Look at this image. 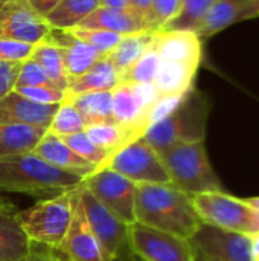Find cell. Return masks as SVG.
Wrapping results in <instances>:
<instances>
[{
    "mask_svg": "<svg viewBox=\"0 0 259 261\" xmlns=\"http://www.w3.org/2000/svg\"><path fill=\"white\" fill-rule=\"evenodd\" d=\"M136 222L191 240L203 225L191 196L172 184H140L136 193Z\"/></svg>",
    "mask_w": 259,
    "mask_h": 261,
    "instance_id": "obj_1",
    "label": "cell"
},
{
    "mask_svg": "<svg viewBox=\"0 0 259 261\" xmlns=\"http://www.w3.org/2000/svg\"><path fill=\"white\" fill-rule=\"evenodd\" d=\"M82 184V176L60 170L34 151L0 159V193H18L47 200L73 191Z\"/></svg>",
    "mask_w": 259,
    "mask_h": 261,
    "instance_id": "obj_2",
    "label": "cell"
},
{
    "mask_svg": "<svg viewBox=\"0 0 259 261\" xmlns=\"http://www.w3.org/2000/svg\"><path fill=\"white\" fill-rule=\"evenodd\" d=\"M209 113V96L192 87L166 118L153 124L145 132L143 139L157 153L177 144L205 141Z\"/></svg>",
    "mask_w": 259,
    "mask_h": 261,
    "instance_id": "obj_3",
    "label": "cell"
},
{
    "mask_svg": "<svg viewBox=\"0 0 259 261\" xmlns=\"http://www.w3.org/2000/svg\"><path fill=\"white\" fill-rule=\"evenodd\" d=\"M159 154L169 174L171 184L183 193L194 196L224 190L209 161L205 141L177 144Z\"/></svg>",
    "mask_w": 259,
    "mask_h": 261,
    "instance_id": "obj_4",
    "label": "cell"
},
{
    "mask_svg": "<svg viewBox=\"0 0 259 261\" xmlns=\"http://www.w3.org/2000/svg\"><path fill=\"white\" fill-rule=\"evenodd\" d=\"M194 210L203 225L246 236H259V214L246 199L221 191L191 196Z\"/></svg>",
    "mask_w": 259,
    "mask_h": 261,
    "instance_id": "obj_5",
    "label": "cell"
},
{
    "mask_svg": "<svg viewBox=\"0 0 259 261\" xmlns=\"http://www.w3.org/2000/svg\"><path fill=\"white\" fill-rule=\"evenodd\" d=\"M73 191L53 199L38 200L32 206L17 211L15 219L32 243L58 249L69 231L73 203Z\"/></svg>",
    "mask_w": 259,
    "mask_h": 261,
    "instance_id": "obj_6",
    "label": "cell"
},
{
    "mask_svg": "<svg viewBox=\"0 0 259 261\" xmlns=\"http://www.w3.org/2000/svg\"><path fill=\"white\" fill-rule=\"evenodd\" d=\"M79 193L89 225L108 258L111 261H137L131 248L130 225L96 200L84 185H81Z\"/></svg>",
    "mask_w": 259,
    "mask_h": 261,
    "instance_id": "obj_7",
    "label": "cell"
},
{
    "mask_svg": "<svg viewBox=\"0 0 259 261\" xmlns=\"http://www.w3.org/2000/svg\"><path fill=\"white\" fill-rule=\"evenodd\" d=\"M110 168L134 184H171L169 174L160 154L143 139H137L118 153L107 162Z\"/></svg>",
    "mask_w": 259,
    "mask_h": 261,
    "instance_id": "obj_8",
    "label": "cell"
},
{
    "mask_svg": "<svg viewBox=\"0 0 259 261\" xmlns=\"http://www.w3.org/2000/svg\"><path fill=\"white\" fill-rule=\"evenodd\" d=\"M82 185L96 200L127 225L136 223L134 206L137 184L110 168H102L85 177Z\"/></svg>",
    "mask_w": 259,
    "mask_h": 261,
    "instance_id": "obj_9",
    "label": "cell"
},
{
    "mask_svg": "<svg viewBox=\"0 0 259 261\" xmlns=\"http://www.w3.org/2000/svg\"><path fill=\"white\" fill-rule=\"evenodd\" d=\"M130 240L137 261H197L191 240L137 222L130 225Z\"/></svg>",
    "mask_w": 259,
    "mask_h": 261,
    "instance_id": "obj_10",
    "label": "cell"
},
{
    "mask_svg": "<svg viewBox=\"0 0 259 261\" xmlns=\"http://www.w3.org/2000/svg\"><path fill=\"white\" fill-rule=\"evenodd\" d=\"M159 95L153 83L128 84L121 83L111 90L113 119L116 124L128 128L137 139L148 130L147 115Z\"/></svg>",
    "mask_w": 259,
    "mask_h": 261,
    "instance_id": "obj_11",
    "label": "cell"
},
{
    "mask_svg": "<svg viewBox=\"0 0 259 261\" xmlns=\"http://www.w3.org/2000/svg\"><path fill=\"white\" fill-rule=\"evenodd\" d=\"M79 188L81 187L73 190V214L69 231L61 246L55 251L66 261H111L89 225Z\"/></svg>",
    "mask_w": 259,
    "mask_h": 261,
    "instance_id": "obj_12",
    "label": "cell"
},
{
    "mask_svg": "<svg viewBox=\"0 0 259 261\" xmlns=\"http://www.w3.org/2000/svg\"><path fill=\"white\" fill-rule=\"evenodd\" d=\"M50 29L27 0H9L0 9V38L38 44L47 38Z\"/></svg>",
    "mask_w": 259,
    "mask_h": 261,
    "instance_id": "obj_13",
    "label": "cell"
},
{
    "mask_svg": "<svg viewBox=\"0 0 259 261\" xmlns=\"http://www.w3.org/2000/svg\"><path fill=\"white\" fill-rule=\"evenodd\" d=\"M197 260L250 261V239L202 225L191 239Z\"/></svg>",
    "mask_w": 259,
    "mask_h": 261,
    "instance_id": "obj_14",
    "label": "cell"
},
{
    "mask_svg": "<svg viewBox=\"0 0 259 261\" xmlns=\"http://www.w3.org/2000/svg\"><path fill=\"white\" fill-rule=\"evenodd\" d=\"M258 17L255 0H215L195 34L203 40L209 38L235 23Z\"/></svg>",
    "mask_w": 259,
    "mask_h": 261,
    "instance_id": "obj_15",
    "label": "cell"
},
{
    "mask_svg": "<svg viewBox=\"0 0 259 261\" xmlns=\"http://www.w3.org/2000/svg\"><path fill=\"white\" fill-rule=\"evenodd\" d=\"M154 47L160 60L200 67L203 44L192 31H159L154 35Z\"/></svg>",
    "mask_w": 259,
    "mask_h": 261,
    "instance_id": "obj_16",
    "label": "cell"
},
{
    "mask_svg": "<svg viewBox=\"0 0 259 261\" xmlns=\"http://www.w3.org/2000/svg\"><path fill=\"white\" fill-rule=\"evenodd\" d=\"M46 40L58 46L70 81L84 75L96 61L104 57V54L78 40L66 29H50Z\"/></svg>",
    "mask_w": 259,
    "mask_h": 261,
    "instance_id": "obj_17",
    "label": "cell"
},
{
    "mask_svg": "<svg viewBox=\"0 0 259 261\" xmlns=\"http://www.w3.org/2000/svg\"><path fill=\"white\" fill-rule=\"evenodd\" d=\"M60 104H37L15 90L0 99V124H27L49 127Z\"/></svg>",
    "mask_w": 259,
    "mask_h": 261,
    "instance_id": "obj_18",
    "label": "cell"
},
{
    "mask_svg": "<svg viewBox=\"0 0 259 261\" xmlns=\"http://www.w3.org/2000/svg\"><path fill=\"white\" fill-rule=\"evenodd\" d=\"M34 153H37L47 164H50L60 170L79 174L84 179L98 171L93 164L82 159L60 136H55L50 132H46L43 139L35 147Z\"/></svg>",
    "mask_w": 259,
    "mask_h": 261,
    "instance_id": "obj_19",
    "label": "cell"
},
{
    "mask_svg": "<svg viewBox=\"0 0 259 261\" xmlns=\"http://www.w3.org/2000/svg\"><path fill=\"white\" fill-rule=\"evenodd\" d=\"M78 26L87 29H104V31L116 32L119 35L156 32L147 20H143L142 17L136 15L131 11L111 9L102 6L95 9L90 15H87Z\"/></svg>",
    "mask_w": 259,
    "mask_h": 261,
    "instance_id": "obj_20",
    "label": "cell"
},
{
    "mask_svg": "<svg viewBox=\"0 0 259 261\" xmlns=\"http://www.w3.org/2000/svg\"><path fill=\"white\" fill-rule=\"evenodd\" d=\"M17 211L14 205L0 210V261H23L31 251L32 242L17 222Z\"/></svg>",
    "mask_w": 259,
    "mask_h": 261,
    "instance_id": "obj_21",
    "label": "cell"
},
{
    "mask_svg": "<svg viewBox=\"0 0 259 261\" xmlns=\"http://www.w3.org/2000/svg\"><path fill=\"white\" fill-rule=\"evenodd\" d=\"M197 70L198 67L195 66L160 60V64H159V69L153 83L157 90L159 98L186 95L194 87Z\"/></svg>",
    "mask_w": 259,
    "mask_h": 261,
    "instance_id": "obj_22",
    "label": "cell"
},
{
    "mask_svg": "<svg viewBox=\"0 0 259 261\" xmlns=\"http://www.w3.org/2000/svg\"><path fill=\"white\" fill-rule=\"evenodd\" d=\"M46 132V127L38 125L0 124V159L34 151Z\"/></svg>",
    "mask_w": 259,
    "mask_h": 261,
    "instance_id": "obj_23",
    "label": "cell"
},
{
    "mask_svg": "<svg viewBox=\"0 0 259 261\" xmlns=\"http://www.w3.org/2000/svg\"><path fill=\"white\" fill-rule=\"evenodd\" d=\"M121 84V76L113 67L107 55L96 61L84 75L72 80L66 90V95H81L87 92H105L113 90Z\"/></svg>",
    "mask_w": 259,
    "mask_h": 261,
    "instance_id": "obj_24",
    "label": "cell"
},
{
    "mask_svg": "<svg viewBox=\"0 0 259 261\" xmlns=\"http://www.w3.org/2000/svg\"><path fill=\"white\" fill-rule=\"evenodd\" d=\"M66 101L72 102L81 113L85 127L102 122H114L111 90L105 92H87L81 95H66Z\"/></svg>",
    "mask_w": 259,
    "mask_h": 261,
    "instance_id": "obj_25",
    "label": "cell"
},
{
    "mask_svg": "<svg viewBox=\"0 0 259 261\" xmlns=\"http://www.w3.org/2000/svg\"><path fill=\"white\" fill-rule=\"evenodd\" d=\"M156 32H140L124 35L122 40L116 44L113 50L107 54V58L118 70L119 76L122 75L143 55V52L151 46Z\"/></svg>",
    "mask_w": 259,
    "mask_h": 261,
    "instance_id": "obj_26",
    "label": "cell"
},
{
    "mask_svg": "<svg viewBox=\"0 0 259 261\" xmlns=\"http://www.w3.org/2000/svg\"><path fill=\"white\" fill-rule=\"evenodd\" d=\"M101 6L99 0H61L44 18L52 29H70Z\"/></svg>",
    "mask_w": 259,
    "mask_h": 261,
    "instance_id": "obj_27",
    "label": "cell"
},
{
    "mask_svg": "<svg viewBox=\"0 0 259 261\" xmlns=\"http://www.w3.org/2000/svg\"><path fill=\"white\" fill-rule=\"evenodd\" d=\"M31 58L43 69V72L47 75V78L52 81L55 87L64 92L67 90L70 80L67 76L64 61L56 44H53L49 40L40 41L38 44H35Z\"/></svg>",
    "mask_w": 259,
    "mask_h": 261,
    "instance_id": "obj_28",
    "label": "cell"
},
{
    "mask_svg": "<svg viewBox=\"0 0 259 261\" xmlns=\"http://www.w3.org/2000/svg\"><path fill=\"white\" fill-rule=\"evenodd\" d=\"M84 132L99 148L107 151L110 158L119 150H122L124 147H127L128 144L137 141V138L128 128L116 122H102V124L87 125Z\"/></svg>",
    "mask_w": 259,
    "mask_h": 261,
    "instance_id": "obj_29",
    "label": "cell"
},
{
    "mask_svg": "<svg viewBox=\"0 0 259 261\" xmlns=\"http://www.w3.org/2000/svg\"><path fill=\"white\" fill-rule=\"evenodd\" d=\"M214 2L215 0H180V6L176 17L162 31L195 32Z\"/></svg>",
    "mask_w": 259,
    "mask_h": 261,
    "instance_id": "obj_30",
    "label": "cell"
},
{
    "mask_svg": "<svg viewBox=\"0 0 259 261\" xmlns=\"http://www.w3.org/2000/svg\"><path fill=\"white\" fill-rule=\"evenodd\" d=\"M84 128H85V122H84L81 113L76 110V107L72 102L64 99L58 106V109L50 121V125L47 127V132H50L55 136L64 138L69 135L84 132Z\"/></svg>",
    "mask_w": 259,
    "mask_h": 261,
    "instance_id": "obj_31",
    "label": "cell"
},
{
    "mask_svg": "<svg viewBox=\"0 0 259 261\" xmlns=\"http://www.w3.org/2000/svg\"><path fill=\"white\" fill-rule=\"evenodd\" d=\"M159 64H160V57L154 47V40H153L151 46L143 52V55L122 75L121 83H128V84L154 83Z\"/></svg>",
    "mask_w": 259,
    "mask_h": 261,
    "instance_id": "obj_32",
    "label": "cell"
},
{
    "mask_svg": "<svg viewBox=\"0 0 259 261\" xmlns=\"http://www.w3.org/2000/svg\"><path fill=\"white\" fill-rule=\"evenodd\" d=\"M76 154H79L82 159L89 161L90 164H93L96 167V170H102L105 168L110 154L107 151H104L102 148H99L87 135L85 132H79L75 135H69L61 138Z\"/></svg>",
    "mask_w": 259,
    "mask_h": 261,
    "instance_id": "obj_33",
    "label": "cell"
},
{
    "mask_svg": "<svg viewBox=\"0 0 259 261\" xmlns=\"http://www.w3.org/2000/svg\"><path fill=\"white\" fill-rule=\"evenodd\" d=\"M66 31H69L73 37H76L78 40L95 47L96 50H99L104 55H107L110 50H113L116 47V44L124 37L116 32H110V31H104V29H87V28H79V26H75V28H70Z\"/></svg>",
    "mask_w": 259,
    "mask_h": 261,
    "instance_id": "obj_34",
    "label": "cell"
},
{
    "mask_svg": "<svg viewBox=\"0 0 259 261\" xmlns=\"http://www.w3.org/2000/svg\"><path fill=\"white\" fill-rule=\"evenodd\" d=\"M14 90L37 104H61L66 98V92L55 86H24Z\"/></svg>",
    "mask_w": 259,
    "mask_h": 261,
    "instance_id": "obj_35",
    "label": "cell"
},
{
    "mask_svg": "<svg viewBox=\"0 0 259 261\" xmlns=\"http://www.w3.org/2000/svg\"><path fill=\"white\" fill-rule=\"evenodd\" d=\"M24 86H53V84L43 72V69L32 58H29L20 64V70L15 81V87H24Z\"/></svg>",
    "mask_w": 259,
    "mask_h": 261,
    "instance_id": "obj_36",
    "label": "cell"
},
{
    "mask_svg": "<svg viewBox=\"0 0 259 261\" xmlns=\"http://www.w3.org/2000/svg\"><path fill=\"white\" fill-rule=\"evenodd\" d=\"M34 47H35V44L0 38V61L23 63L31 58Z\"/></svg>",
    "mask_w": 259,
    "mask_h": 261,
    "instance_id": "obj_37",
    "label": "cell"
},
{
    "mask_svg": "<svg viewBox=\"0 0 259 261\" xmlns=\"http://www.w3.org/2000/svg\"><path fill=\"white\" fill-rule=\"evenodd\" d=\"M157 32L162 31L177 14L180 0H151Z\"/></svg>",
    "mask_w": 259,
    "mask_h": 261,
    "instance_id": "obj_38",
    "label": "cell"
},
{
    "mask_svg": "<svg viewBox=\"0 0 259 261\" xmlns=\"http://www.w3.org/2000/svg\"><path fill=\"white\" fill-rule=\"evenodd\" d=\"M21 63H5L0 61V99L11 93L15 87L17 75Z\"/></svg>",
    "mask_w": 259,
    "mask_h": 261,
    "instance_id": "obj_39",
    "label": "cell"
},
{
    "mask_svg": "<svg viewBox=\"0 0 259 261\" xmlns=\"http://www.w3.org/2000/svg\"><path fill=\"white\" fill-rule=\"evenodd\" d=\"M128 3H130V9L136 15H139L143 20H147L153 26V29L157 32L156 23H154V14H153V3H151V0H128Z\"/></svg>",
    "mask_w": 259,
    "mask_h": 261,
    "instance_id": "obj_40",
    "label": "cell"
},
{
    "mask_svg": "<svg viewBox=\"0 0 259 261\" xmlns=\"http://www.w3.org/2000/svg\"><path fill=\"white\" fill-rule=\"evenodd\" d=\"M23 261H60V257L55 249L32 243L29 254Z\"/></svg>",
    "mask_w": 259,
    "mask_h": 261,
    "instance_id": "obj_41",
    "label": "cell"
},
{
    "mask_svg": "<svg viewBox=\"0 0 259 261\" xmlns=\"http://www.w3.org/2000/svg\"><path fill=\"white\" fill-rule=\"evenodd\" d=\"M29 3H31V6L38 12V14H41L43 17L49 12V11H52L61 0H27Z\"/></svg>",
    "mask_w": 259,
    "mask_h": 261,
    "instance_id": "obj_42",
    "label": "cell"
},
{
    "mask_svg": "<svg viewBox=\"0 0 259 261\" xmlns=\"http://www.w3.org/2000/svg\"><path fill=\"white\" fill-rule=\"evenodd\" d=\"M102 8H111V9H124V11H131L128 0H99ZM133 12V11H131Z\"/></svg>",
    "mask_w": 259,
    "mask_h": 261,
    "instance_id": "obj_43",
    "label": "cell"
},
{
    "mask_svg": "<svg viewBox=\"0 0 259 261\" xmlns=\"http://www.w3.org/2000/svg\"><path fill=\"white\" fill-rule=\"evenodd\" d=\"M250 261H259V236L250 239Z\"/></svg>",
    "mask_w": 259,
    "mask_h": 261,
    "instance_id": "obj_44",
    "label": "cell"
},
{
    "mask_svg": "<svg viewBox=\"0 0 259 261\" xmlns=\"http://www.w3.org/2000/svg\"><path fill=\"white\" fill-rule=\"evenodd\" d=\"M246 200L249 202V205H250V206H252V208H253V210H255V211L259 214V196H255V197H247Z\"/></svg>",
    "mask_w": 259,
    "mask_h": 261,
    "instance_id": "obj_45",
    "label": "cell"
},
{
    "mask_svg": "<svg viewBox=\"0 0 259 261\" xmlns=\"http://www.w3.org/2000/svg\"><path fill=\"white\" fill-rule=\"evenodd\" d=\"M11 205H12L11 202H8L5 197H2V196H0V210H3V208H8V206H11Z\"/></svg>",
    "mask_w": 259,
    "mask_h": 261,
    "instance_id": "obj_46",
    "label": "cell"
},
{
    "mask_svg": "<svg viewBox=\"0 0 259 261\" xmlns=\"http://www.w3.org/2000/svg\"><path fill=\"white\" fill-rule=\"evenodd\" d=\"M8 2H9V0H0V9H2V8H3V6L8 3Z\"/></svg>",
    "mask_w": 259,
    "mask_h": 261,
    "instance_id": "obj_47",
    "label": "cell"
},
{
    "mask_svg": "<svg viewBox=\"0 0 259 261\" xmlns=\"http://www.w3.org/2000/svg\"><path fill=\"white\" fill-rule=\"evenodd\" d=\"M255 3H256V14H258L259 17V0H255Z\"/></svg>",
    "mask_w": 259,
    "mask_h": 261,
    "instance_id": "obj_48",
    "label": "cell"
},
{
    "mask_svg": "<svg viewBox=\"0 0 259 261\" xmlns=\"http://www.w3.org/2000/svg\"><path fill=\"white\" fill-rule=\"evenodd\" d=\"M56 254H58V252H56ZM58 257H60V255H58ZM60 261H66V260H63V258H61V257H60Z\"/></svg>",
    "mask_w": 259,
    "mask_h": 261,
    "instance_id": "obj_49",
    "label": "cell"
},
{
    "mask_svg": "<svg viewBox=\"0 0 259 261\" xmlns=\"http://www.w3.org/2000/svg\"><path fill=\"white\" fill-rule=\"evenodd\" d=\"M197 261H211V260H197Z\"/></svg>",
    "mask_w": 259,
    "mask_h": 261,
    "instance_id": "obj_50",
    "label": "cell"
}]
</instances>
